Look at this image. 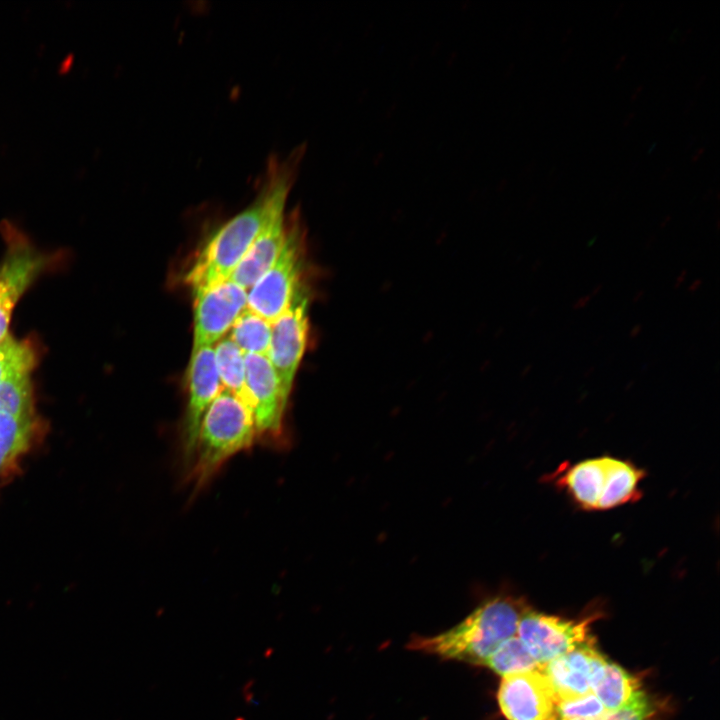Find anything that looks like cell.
<instances>
[{
	"label": "cell",
	"instance_id": "13",
	"mask_svg": "<svg viewBox=\"0 0 720 720\" xmlns=\"http://www.w3.org/2000/svg\"><path fill=\"white\" fill-rule=\"evenodd\" d=\"M607 661L590 642L556 657L541 670L560 701L593 692Z\"/></svg>",
	"mask_w": 720,
	"mask_h": 720
},
{
	"label": "cell",
	"instance_id": "22",
	"mask_svg": "<svg viewBox=\"0 0 720 720\" xmlns=\"http://www.w3.org/2000/svg\"><path fill=\"white\" fill-rule=\"evenodd\" d=\"M608 712L593 692L557 704L558 720H590Z\"/></svg>",
	"mask_w": 720,
	"mask_h": 720
},
{
	"label": "cell",
	"instance_id": "38",
	"mask_svg": "<svg viewBox=\"0 0 720 720\" xmlns=\"http://www.w3.org/2000/svg\"><path fill=\"white\" fill-rule=\"evenodd\" d=\"M602 289H603V285L601 283L597 284L592 288V290L589 294L591 295V297H594V296L598 295L602 291Z\"/></svg>",
	"mask_w": 720,
	"mask_h": 720
},
{
	"label": "cell",
	"instance_id": "24",
	"mask_svg": "<svg viewBox=\"0 0 720 720\" xmlns=\"http://www.w3.org/2000/svg\"><path fill=\"white\" fill-rule=\"evenodd\" d=\"M591 300H592V297L590 294L581 296L572 304V309L573 310L583 309L590 303Z\"/></svg>",
	"mask_w": 720,
	"mask_h": 720
},
{
	"label": "cell",
	"instance_id": "1",
	"mask_svg": "<svg viewBox=\"0 0 720 720\" xmlns=\"http://www.w3.org/2000/svg\"><path fill=\"white\" fill-rule=\"evenodd\" d=\"M297 154L268 160L253 202L220 226L193 261L185 276L193 291L230 279L260 232L284 214L299 160Z\"/></svg>",
	"mask_w": 720,
	"mask_h": 720
},
{
	"label": "cell",
	"instance_id": "16",
	"mask_svg": "<svg viewBox=\"0 0 720 720\" xmlns=\"http://www.w3.org/2000/svg\"><path fill=\"white\" fill-rule=\"evenodd\" d=\"M642 691L638 679L609 661L605 665L601 679L593 689L594 695L610 712L625 707Z\"/></svg>",
	"mask_w": 720,
	"mask_h": 720
},
{
	"label": "cell",
	"instance_id": "47",
	"mask_svg": "<svg viewBox=\"0 0 720 720\" xmlns=\"http://www.w3.org/2000/svg\"><path fill=\"white\" fill-rule=\"evenodd\" d=\"M715 227H716V231H719V228H720V220H719V218L716 219Z\"/></svg>",
	"mask_w": 720,
	"mask_h": 720
},
{
	"label": "cell",
	"instance_id": "19",
	"mask_svg": "<svg viewBox=\"0 0 720 720\" xmlns=\"http://www.w3.org/2000/svg\"><path fill=\"white\" fill-rule=\"evenodd\" d=\"M32 425V416L17 417L0 413V472L24 449Z\"/></svg>",
	"mask_w": 720,
	"mask_h": 720
},
{
	"label": "cell",
	"instance_id": "35",
	"mask_svg": "<svg viewBox=\"0 0 720 720\" xmlns=\"http://www.w3.org/2000/svg\"><path fill=\"white\" fill-rule=\"evenodd\" d=\"M625 3H620L619 6L616 8L615 13L613 14V19H618L622 12L624 11Z\"/></svg>",
	"mask_w": 720,
	"mask_h": 720
},
{
	"label": "cell",
	"instance_id": "29",
	"mask_svg": "<svg viewBox=\"0 0 720 720\" xmlns=\"http://www.w3.org/2000/svg\"><path fill=\"white\" fill-rule=\"evenodd\" d=\"M643 88H644L643 85H638V86L634 89V91L632 92V94H631V96H630V101H631V102H635V101L640 97L641 93L643 92Z\"/></svg>",
	"mask_w": 720,
	"mask_h": 720
},
{
	"label": "cell",
	"instance_id": "44",
	"mask_svg": "<svg viewBox=\"0 0 720 720\" xmlns=\"http://www.w3.org/2000/svg\"><path fill=\"white\" fill-rule=\"evenodd\" d=\"M671 173H672V168L671 167L666 168L665 172L662 175V179H666Z\"/></svg>",
	"mask_w": 720,
	"mask_h": 720
},
{
	"label": "cell",
	"instance_id": "45",
	"mask_svg": "<svg viewBox=\"0 0 720 720\" xmlns=\"http://www.w3.org/2000/svg\"><path fill=\"white\" fill-rule=\"evenodd\" d=\"M692 107H694V102H693V101H692L691 103H689V106H687V109H685V113H686V114L689 113V112L691 111V108H692Z\"/></svg>",
	"mask_w": 720,
	"mask_h": 720
},
{
	"label": "cell",
	"instance_id": "41",
	"mask_svg": "<svg viewBox=\"0 0 720 720\" xmlns=\"http://www.w3.org/2000/svg\"><path fill=\"white\" fill-rule=\"evenodd\" d=\"M594 372H595V366H590L584 371L583 377L588 378V377L592 376V374Z\"/></svg>",
	"mask_w": 720,
	"mask_h": 720
},
{
	"label": "cell",
	"instance_id": "33",
	"mask_svg": "<svg viewBox=\"0 0 720 720\" xmlns=\"http://www.w3.org/2000/svg\"><path fill=\"white\" fill-rule=\"evenodd\" d=\"M657 236L655 234H652L646 241L644 248L650 249L652 246L656 243Z\"/></svg>",
	"mask_w": 720,
	"mask_h": 720
},
{
	"label": "cell",
	"instance_id": "36",
	"mask_svg": "<svg viewBox=\"0 0 720 720\" xmlns=\"http://www.w3.org/2000/svg\"><path fill=\"white\" fill-rule=\"evenodd\" d=\"M705 81H706V75H702L698 80H696L694 90L698 91L699 89H701V87L704 85Z\"/></svg>",
	"mask_w": 720,
	"mask_h": 720
},
{
	"label": "cell",
	"instance_id": "27",
	"mask_svg": "<svg viewBox=\"0 0 720 720\" xmlns=\"http://www.w3.org/2000/svg\"><path fill=\"white\" fill-rule=\"evenodd\" d=\"M626 61H627V55L626 54L621 55L618 58V60L616 61L613 71L614 72L620 71L622 69V67L625 65Z\"/></svg>",
	"mask_w": 720,
	"mask_h": 720
},
{
	"label": "cell",
	"instance_id": "30",
	"mask_svg": "<svg viewBox=\"0 0 720 720\" xmlns=\"http://www.w3.org/2000/svg\"><path fill=\"white\" fill-rule=\"evenodd\" d=\"M705 147H699L691 157V163H696L705 153Z\"/></svg>",
	"mask_w": 720,
	"mask_h": 720
},
{
	"label": "cell",
	"instance_id": "6",
	"mask_svg": "<svg viewBox=\"0 0 720 720\" xmlns=\"http://www.w3.org/2000/svg\"><path fill=\"white\" fill-rule=\"evenodd\" d=\"M308 309L309 295L301 284L288 308L271 323V340L267 357L287 399L307 345Z\"/></svg>",
	"mask_w": 720,
	"mask_h": 720
},
{
	"label": "cell",
	"instance_id": "46",
	"mask_svg": "<svg viewBox=\"0 0 720 720\" xmlns=\"http://www.w3.org/2000/svg\"><path fill=\"white\" fill-rule=\"evenodd\" d=\"M710 196H711V191H710V190H708V191L706 192V195H705V196H704V198H703V199H704V201H707V200L709 199V197H710Z\"/></svg>",
	"mask_w": 720,
	"mask_h": 720
},
{
	"label": "cell",
	"instance_id": "11",
	"mask_svg": "<svg viewBox=\"0 0 720 720\" xmlns=\"http://www.w3.org/2000/svg\"><path fill=\"white\" fill-rule=\"evenodd\" d=\"M188 400L182 429L184 457L192 460L204 413L222 391L213 346L192 350L188 366Z\"/></svg>",
	"mask_w": 720,
	"mask_h": 720
},
{
	"label": "cell",
	"instance_id": "3",
	"mask_svg": "<svg viewBox=\"0 0 720 720\" xmlns=\"http://www.w3.org/2000/svg\"><path fill=\"white\" fill-rule=\"evenodd\" d=\"M256 434L251 410L223 388L199 427L190 473L194 487L205 485L228 459L251 447Z\"/></svg>",
	"mask_w": 720,
	"mask_h": 720
},
{
	"label": "cell",
	"instance_id": "2",
	"mask_svg": "<svg viewBox=\"0 0 720 720\" xmlns=\"http://www.w3.org/2000/svg\"><path fill=\"white\" fill-rule=\"evenodd\" d=\"M529 608L512 596L486 600L450 630L432 637H414L409 649L484 665L488 656L505 640L517 635L521 617Z\"/></svg>",
	"mask_w": 720,
	"mask_h": 720
},
{
	"label": "cell",
	"instance_id": "15",
	"mask_svg": "<svg viewBox=\"0 0 720 720\" xmlns=\"http://www.w3.org/2000/svg\"><path fill=\"white\" fill-rule=\"evenodd\" d=\"M213 348L223 388L235 395L251 410L250 396L246 385L244 353L229 337L220 339Z\"/></svg>",
	"mask_w": 720,
	"mask_h": 720
},
{
	"label": "cell",
	"instance_id": "8",
	"mask_svg": "<svg viewBox=\"0 0 720 720\" xmlns=\"http://www.w3.org/2000/svg\"><path fill=\"white\" fill-rule=\"evenodd\" d=\"M592 617L580 621L535 612L530 608L519 621L517 636L535 661L543 666L581 645L593 642Z\"/></svg>",
	"mask_w": 720,
	"mask_h": 720
},
{
	"label": "cell",
	"instance_id": "26",
	"mask_svg": "<svg viewBox=\"0 0 720 720\" xmlns=\"http://www.w3.org/2000/svg\"><path fill=\"white\" fill-rule=\"evenodd\" d=\"M642 330H643L642 324H640V323L635 324L634 326H632V328L629 331V337L632 339L638 337L641 334Z\"/></svg>",
	"mask_w": 720,
	"mask_h": 720
},
{
	"label": "cell",
	"instance_id": "14",
	"mask_svg": "<svg viewBox=\"0 0 720 720\" xmlns=\"http://www.w3.org/2000/svg\"><path fill=\"white\" fill-rule=\"evenodd\" d=\"M286 234L285 215L281 214L260 232L230 279L248 291L278 257L284 246Z\"/></svg>",
	"mask_w": 720,
	"mask_h": 720
},
{
	"label": "cell",
	"instance_id": "25",
	"mask_svg": "<svg viewBox=\"0 0 720 720\" xmlns=\"http://www.w3.org/2000/svg\"><path fill=\"white\" fill-rule=\"evenodd\" d=\"M687 274H688L687 269H682L680 271L679 275L677 276V278L674 282V285H673L674 289H678L684 283V281L687 277Z\"/></svg>",
	"mask_w": 720,
	"mask_h": 720
},
{
	"label": "cell",
	"instance_id": "5",
	"mask_svg": "<svg viewBox=\"0 0 720 720\" xmlns=\"http://www.w3.org/2000/svg\"><path fill=\"white\" fill-rule=\"evenodd\" d=\"M292 224L274 263L247 291V308L270 323L288 308L302 284V233L297 222Z\"/></svg>",
	"mask_w": 720,
	"mask_h": 720
},
{
	"label": "cell",
	"instance_id": "12",
	"mask_svg": "<svg viewBox=\"0 0 720 720\" xmlns=\"http://www.w3.org/2000/svg\"><path fill=\"white\" fill-rule=\"evenodd\" d=\"M246 385L256 433L277 437L282 431L288 399L267 356L244 354Z\"/></svg>",
	"mask_w": 720,
	"mask_h": 720
},
{
	"label": "cell",
	"instance_id": "10",
	"mask_svg": "<svg viewBox=\"0 0 720 720\" xmlns=\"http://www.w3.org/2000/svg\"><path fill=\"white\" fill-rule=\"evenodd\" d=\"M9 249L0 265V342L7 337L14 306L46 264L45 258L7 223Z\"/></svg>",
	"mask_w": 720,
	"mask_h": 720
},
{
	"label": "cell",
	"instance_id": "48",
	"mask_svg": "<svg viewBox=\"0 0 720 720\" xmlns=\"http://www.w3.org/2000/svg\"><path fill=\"white\" fill-rule=\"evenodd\" d=\"M602 339H603V336H602V335L598 336V338H597V340L594 342V344H595V345H598L599 342L602 341Z\"/></svg>",
	"mask_w": 720,
	"mask_h": 720
},
{
	"label": "cell",
	"instance_id": "17",
	"mask_svg": "<svg viewBox=\"0 0 720 720\" xmlns=\"http://www.w3.org/2000/svg\"><path fill=\"white\" fill-rule=\"evenodd\" d=\"M229 338L244 354L267 356L271 340V323L246 308L232 325Z\"/></svg>",
	"mask_w": 720,
	"mask_h": 720
},
{
	"label": "cell",
	"instance_id": "21",
	"mask_svg": "<svg viewBox=\"0 0 720 720\" xmlns=\"http://www.w3.org/2000/svg\"><path fill=\"white\" fill-rule=\"evenodd\" d=\"M0 413L17 417L32 416L30 375L15 377L0 384Z\"/></svg>",
	"mask_w": 720,
	"mask_h": 720
},
{
	"label": "cell",
	"instance_id": "37",
	"mask_svg": "<svg viewBox=\"0 0 720 720\" xmlns=\"http://www.w3.org/2000/svg\"><path fill=\"white\" fill-rule=\"evenodd\" d=\"M542 265H543L542 259H540V258L536 259V261L532 265L531 271L538 272L540 270V268L542 267Z\"/></svg>",
	"mask_w": 720,
	"mask_h": 720
},
{
	"label": "cell",
	"instance_id": "42",
	"mask_svg": "<svg viewBox=\"0 0 720 720\" xmlns=\"http://www.w3.org/2000/svg\"><path fill=\"white\" fill-rule=\"evenodd\" d=\"M691 33H692V29L686 30L681 37V42L682 43L686 42L688 40V38L690 37Z\"/></svg>",
	"mask_w": 720,
	"mask_h": 720
},
{
	"label": "cell",
	"instance_id": "40",
	"mask_svg": "<svg viewBox=\"0 0 720 720\" xmlns=\"http://www.w3.org/2000/svg\"><path fill=\"white\" fill-rule=\"evenodd\" d=\"M572 51H573V49L569 48L563 53L562 58H561L562 63H565L570 58Z\"/></svg>",
	"mask_w": 720,
	"mask_h": 720
},
{
	"label": "cell",
	"instance_id": "18",
	"mask_svg": "<svg viewBox=\"0 0 720 720\" xmlns=\"http://www.w3.org/2000/svg\"><path fill=\"white\" fill-rule=\"evenodd\" d=\"M484 665L503 677L542 668L517 635L502 642L488 656Z\"/></svg>",
	"mask_w": 720,
	"mask_h": 720
},
{
	"label": "cell",
	"instance_id": "4",
	"mask_svg": "<svg viewBox=\"0 0 720 720\" xmlns=\"http://www.w3.org/2000/svg\"><path fill=\"white\" fill-rule=\"evenodd\" d=\"M556 483L586 510H607L639 499L644 472L613 457L587 459L558 472Z\"/></svg>",
	"mask_w": 720,
	"mask_h": 720
},
{
	"label": "cell",
	"instance_id": "49",
	"mask_svg": "<svg viewBox=\"0 0 720 720\" xmlns=\"http://www.w3.org/2000/svg\"><path fill=\"white\" fill-rule=\"evenodd\" d=\"M633 385H634V381L633 380L629 381L626 385V389L631 388Z\"/></svg>",
	"mask_w": 720,
	"mask_h": 720
},
{
	"label": "cell",
	"instance_id": "39",
	"mask_svg": "<svg viewBox=\"0 0 720 720\" xmlns=\"http://www.w3.org/2000/svg\"><path fill=\"white\" fill-rule=\"evenodd\" d=\"M671 220H672V216H671V215H666V216H664V218H663L662 221L660 222L659 228H660V229L665 228V227L669 224V222H670Z\"/></svg>",
	"mask_w": 720,
	"mask_h": 720
},
{
	"label": "cell",
	"instance_id": "20",
	"mask_svg": "<svg viewBox=\"0 0 720 720\" xmlns=\"http://www.w3.org/2000/svg\"><path fill=\"white\" fill-rule=\"evenodd\" d=\"M35 362L31 346L7 336L0 342V384L9 379L30 375Z\"/></svg>",
	"mask_w": 720,
	"mask_h": 720
},
{
	"label": "cell",
	"instance_id": "31",
	"mask_svg": "<svg viewBox=\"0 0 720 720\" xmlns=\"http://www.w3.org/2000/svg\"><path fill=\"white\" fill-rule=\"evenodd\" d=\"M644 295L645 291L643 289L637 290L632 297L633 304H637L638 302H640L643 299Z\"/></svg>",
	"mask_w": 720,
	"mask_h": 720
},
{
	"label": "cell",
	"instance_id": "32",
	"mask_svg": "<svg viewBox=\"0 0 720 720\" xmlns=\"http://www.w3.org/2000/svg\"><path fill=\"white\" fill-rule=\"evenodd\" d=\"M635 115H636L635 112H630V113L626 116L625 120L623 121L622 127H623V128L628 127V126L631 124V122L634 120Z\"/></svg>",
	"mask_w": 720,
	"mask_h": 720
},
{
	"label": "cell",
	"instance_id": "28",
	"mask_svg": "<svg viewBox=\"0 0 720 720\" xmlns=\"http://www.w3.org/2000/svg\"><path fill=\"white\" fill-rule=\"evenodd\" d=\"M703 281L700 278L695 279L687 288L689 293H695L702 285Z\"/></svg>",
	"mask_w": 720,
	"mask_h": 720
},
{
	"label": "cell",
	"instance_id": "9",
	"mask_svg": "<svg viewBox=\"0 0 720 720\" xmlns=\"http://www.w3.org/2000/svg\"><path fill=\"white\" fill-rule=\"evenodd\" d=\"M497 700L507 720H558V698L541 669L504 676Z\"/></svg>",
	"mask_w": 720,
	"mask_h": 720
},
{
	"label": "cell",
	"instance_id": "7",
	"mask_svg": "<svg viewBox=\"0 0 720 720\" xmlns=\"http://www.w3.org/2000/svg\"><path fill=\"white\" fill-rule=\"evenodd\" d=\"M193 348L212 346L247 308V290L231 279L193 291Z\"/></svg>",
	"mask_w": 720,
	"mask_h": 720
},
{
	"label": "cell",
	"instance_id": "43",
	"mask_svg": "<svg viewBox=\"0 0 720 720\" xmlns=\"http://www.w3.org/2000/svg\"><path fill=\"white\" fill-rule=\"evenodd\" d=\"M531 369H532V365L529 364V365L525 366L522 371V376H527L531 372Z\"/></svg>",
	"mask_w": 720,
	"mask_h": 720
},
{
	"label": "cell",
	"instance_id": "23",
	"mask_svg": "<svg viewBox=\"0 0 720 720\" xmlns=\"http://www.w3.org/2000/svg\"><path fill=\"white\" fill-rule=\"evenodd\" d=\"M590 720H659V718L657 705L642 691L625 707L617 711H608Z\"/></svg>",
	"mask_w": 720,
	"mask_h": 720
},
{
	"label": "cell",
	"instance_id": "34",
	"mask_svg": "<svg viewBox=\"0 0 720 720\" xmlns=\"http://www.w3.org/2000/svg\"><path fill=\"white\" fill-rule=\"evenodd\" d=\"M572 33L573 29L571 27L567 28L562 35L561 43H566L570 39Z\"/></svg>",
	"mask_w": 720,
	"mask_h": 720
}]
</instances>
